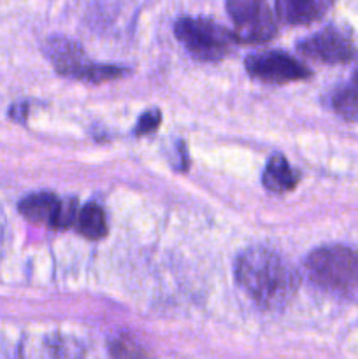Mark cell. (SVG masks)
Listing matches in <instances>:
<instances>
[{
  "mask_svg": "<svg viewBox=\"0 0 358 359\" xmlns=\"http://www.w3.org/2000/svg\"><path fill=\"white\" fill-rule=\"evenodd\" d=\"M161 123V112L158 109H151V111L144 112L140 116L139 123H137L135 128V135H146V133L154 132V130L160 126Z\"/></svg>",
  "mask_w": 358,
  "mask_h": 359,
  "instance_id": "cell-16",
  "label": "cell"
},
{
  "mask_svg": "<svg viewBox=\"0 0 358 359\" xmlns=\"http://www.w3.org/2000/svg\"><path fill=\"white\" fill-rule=\"evenodd\" d=\"M11 116L18 121H25L27 118V105H20V107H13L11 109Z\"/></svg>",
  "mask_w": 358,
  "mask_h": 359,
  "instance_id": "cell-17",
  "label": "cell"
},
{
  "mask_svg": "<svg viewBox=\"0 0 358 359\" xmlns=\"http://www.w3.org/2000/svg\"><path fill=\"white\" fill-rule=\"evenodd\" d=\"M246 70L255 79L263 83L283 84L311 77V70L283 51H263L249 55L244 62Z\"/></svg>",
  "mask_w": 358,
  "mask_h": 359,
  "instance_id": "cell-5",
  "label": "cell"
},
{
  "mask_svg": "<svg viewBox=\"0 0 358 359\" xmlns=\"http://www.w3.org/2000/svg\"><path fill=\"white\" fill-rule=\"evenodd\" d=\"M262 182L269 191L283 195V193L291 191L297 186L298 174L291 168V165L288 163L283 154H272L265 165Z\"/></svg>",
  "mask_w": 358,
  "mask_h": 359,
  "instance_id": "cell-8",
  "label": "cell"
},
{
  "mask_svg": "<svg viewBox=\"0 0 358 359\" xmlns=\"http://www.w3.org/2000/svg\"><path fill=\"white\" fill-rule=\"evenodd\" d=\"M336 0H276L277 14L286 23L302 27L321 20Z\"/></svg>",
  "mask_w": 358,
  "mask_h": 359,
  "instance_id": "cell-7",
  "label": "cell"
},
{
  "mask_svg": "<svg viewBox=\"0 0 358 359\" xmlns=\"http://www.w3.org/2000/svg\"><path fill=\"white\" fill-rule=\"evenodd\" d=\"M74 226L83 237L90 238V241H98V238H104L107 235L105 212L102 210V207L95 205V203H88L77 212Z\"/></svg>",
  "mask_w": 358,
  "mask_h": 359,
  "instance_id": "cell-11",
  "label": "cell"
},
{
  "mask_svg": "<svg viewBox=\"0 0 358 359\" xmlns=\"http://www.w3.org/2000/svg\"><path fill=\"white\" fill-rule=\"evenodd\" d=\"M297 49L298 53L305 55L307 58L316 60V62L330 63V65L347 63L354 56V48L351 39L333 27L325 28V30L304 39V41L297 44Z\"/></svg>",
  "mask_w": 358,
  "mask_h": 359,
  "instance_id": "cell-6",
  "label": "cell"
},
{
  "mask_svg": "<svg viewBox=\"0 0 358 359\" xmlns=\"http://www.w3.org/2000/svg\"><path fill=\"white\" fill-rule=\"evenodd\" d=\"M76 207V200H62L58 207V212L55 216V221L51 223V228H55V230H67V228L72 226L77 217Z\"/></svg>",
  "mask_w": 358,
  "mask_h": 359,
  "instance_id": "cell-15",
  "label": "cell"
},
{
  "mask_svg": "<svg viewBox=\"0 0 358 359\" xmlns=\"http://www.w3.org/2000/svg\"><path fill=\"white\" fill-rule=\"evenodd\" d=\"M109 353L112 359H151L150 354L128 337H119L109 344Z\"/></svg>",
  "mask_w": 358,
  "mask_h": 359,
  "instance_id": "cell-14",
  "label": "cell"
},
{
  "mask_svg": "<svg viewBox=\"0 0 358 359\" xmlns=\"http://www.w3.org/2000/svg\"><path fill=\"white\" fill-rule=\"evenodd\" d=\"M234 37L241 44H262L277 34L276 11L270 0H227Z\"/></svg>",
  "mask_w": 358,
  "mask_h": 359,
  "instance_id": "cell-4",
  "label": "cell"
},
{
  "mask_svg": "<svg viewBox=\"0 0 358 359\" xmlns=\"http://www.w3.org/2000/svg\"><path fill=\"white\" fill-rule=\"evenodd\" d=\"M44 53L51 63L55 65L56 72L65 76L72 67H76L77 63H81L84 60L83 49L79 48V44L69 41V39H49L44 46Z\"/></svg>",
  "mask_w": 358,
  "mask_h": 359,
  "instance_id": "cell-10",
  "label": "cell"
},
{
  "mask_svg": "<svg viewBox=\"0 0 358 359\" xmlns=\"http://www.w3.org/2000/svg\"><path fill=\"white\" fill-rule=\"evenodd\" d=\"M305 272L323 291L358 300V252L343 245H326L312 251L305 259Z\"/></svg>",
  "mask_w": 358,
  "mask_h": 359,
  "instance_id": "cell-2",
  "label": "cell"
},
{
  "mask_svg": "<svg viewBox=\"0 0 358 359\" xmlns=\"http://www.w3.org/2000/svg\"><path fill=\"white\" fill-rule=\"evenodd\" d=\"M60 202L62 200L56 198L55 193L42 191L25 196L18 209H20L21 216H25L32 223H46L51 226L56 212H58Z\"/></svg>",
  "mask_w": 358,
  "mask_h": 359,
  "instance_id": "cell-9",
  "label": "cell"
},
{
  "mask_svg": "<svg viewBox=\"0 0 358 359\" xmlns=\"http://www.w3.org/2000/svg\"><path fill=\"white\" fill-rule=\"evenodd\" d=\"M178 41L200 62H218L234 48V32L207 18H179L174 25Z\"/></svg>",
  "mask_w": 358,
  "mask_h": 359,
  "instance_id": "cell-3",
  "label": "cell"
},
{
  "mask_svg": "<svg viewBox=\"0 0 358 359\" xmlns=\"http://www.w3.org/2000/svg\"><path fill=\"white\" fill-rule=\"evenodd\" d=\"M351 86L357 88V90H358V67H357V70H354V72H353V79H351Z\"/></svg>",
  "mask_w": 358,
  "mask_h": 359,
  "instance_id": "cell-18",
  "label": "cell"
},
{
  "mask_svg": "<svg viewBox=\"0 0 358 359\" xmlns=\"http://www.w3.org/2000/svg\"><path fill=\"white\" fill-rule=\"evenodd\" d=\"M333 111L343 119L350 123H358V90L350 86H344L337 90L332 97Z\"/></svg>",
  "mask_w": 358,
  "mask_h": 359,
  "instance_id": "cell-13",
  "label": "cell"
},
{
  "mask_svg": "<svg viewBox=\"0 0 358 359\" xmlns=\"http://www.w3.org/2000/svg\"><path fill=\"white\" fill-rule=\"evenodd\" d=\"M126 70L123 67L116 65H93V63L81 62L74 69L67 72L65 77H76V79H86L91 83H104V81L116 79V77L125 76Z\"/></svg>",
  "mask_w": 358,
  "mask_h": 359,
  "instance_id": "cell-12",
  "label": "cell"
},
{
  "mask_svg": "<svg viewBox=\"0 0 358 359\" xmlns=\"http://www.w3.org/2000/svg\"><path fill=\"white\" fill-rule=\"evenodd\" d=\"M235 280L263 309L284 307L297 294L300 276L279 255L267 248H251L235 262Z\"/></svg>",
  "mask_w": 358,
  "mask_h": 359,
  "instance_id": "cell-1",
  "label": "cell"
}]
</instances>
